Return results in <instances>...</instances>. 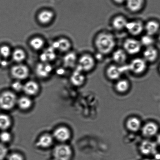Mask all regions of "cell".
<instances>
[{
	"mask_svg": "<svg viewBox=\"0 0 160 160\" xmlns=\"http://www.w3.org/2000/svg\"><path fill=\"white\" fill-rule=\"evenodd\" d=\"M125 2L127 9L132 13H139L144 8V0H126Z\"/></svg>",
	"mask_w": 160,
	"mask_h": 160,
	"instance_id": "14",
	"label": "cell"
},
{
	"mask_svg": "<svg viewBox=\"0 0 160 160\" xmlns=\"http://www.w3.org/2000/svg\"><path fill=\"white\" fill-rule=\"evenodd\" d=\"M1 58H0V63H1Z\"/></svg>",
	"mask_w": 160,
	"mask_h": 160,
	"instance_id": "45",
	"label": "cell"
},
{
	"mask_svg": "<svg viewBox=\"0 0 160 160\" xmlns=\"http://www.w3.org/2000/svg\"><path fill=\"white\" fill-rule=\"evenodd\" d=\"M23 86L21 82L18 81L15 82L12 84V88L15 91L20 92L23 90Z\"/></svg>",
	"mask_w": 160,
	"mask_h": 160,
	"instance_id": "36",
	"label": "cell"
},
{
	"mask_svg": "<svg viewBox=\"0 0 160 160\" xmlns=\"http://www.w3.org/2000/svg\"><path fill=\"white\" fill-rule=\"evenodd\" d=\"M11 125V120L7 115L0 114V129L5 130Z\"/></svg>",
	"mask_w": 160,
	"mask_h": 160,
	"instance_id": "30",
	"label": "cell"
},
{
	"mask_svg": "<svg viewBox=\"0 0 160 160\" xmlns=\"http://www.w3.org/2000/svg\"><path fill=\"white\" fill-rule=\"evenodd\" d=\"M122 48L128 56H138L142 52L143 48L139 39L129 36L124 39Z\"/></svg>",
	"mask_w": 160,
	"mask_h": 160,
	"instance_id": "4",
	"label": "cell"
},
{
	"mask_svg": "<svg viewBox=\"0 0 160 160\" xmlns=\"http://www.w3.org/2000/svg\"><path fill=\"white\" fill-rule=\"evenodd\" d=\"M53 141V137L50 134H46L40 137L38 140L37 144L38 147L47 148L52 145Z\"/></svg>",
	"mask_w": 160,
	"mask_h": 160,
	"instance_id": "25",
	"label": "cell"
},
{
	"mask_svg": "<svg viewBox=\"0 0 160 160\" xmlns=\"http://www.w3.org/2000/svg\"><path fill=\"white\" fill-rule=\"evenodd\" d=\"M71 43L69 40L66 38H61L53 43L51 47L54 50L61 51V52H67L71 49Z\"/></svg>",
	"mask_w": 160,
	"mask_h": 160,
	"instance_id": "19",
	"label": "cell"
},
{
	"mask_svg": "<svg viewBox=\"0 0 160 160\" xmlns=\"http://www.w3.org/2000/svg\"><path fill=\"white\" fill-rule=\"evenodd\" d=\"M8 160H24L22 155L19 154L14 153L12 154L8 157Z\"/></svg>",
	"mask_w": 160,
	"mask_h": 160,
	"instance_id": "37",
	"label": "cell"
},
{
	"mask_svg": "<svg viewBox=\"0 0 160 160\" xmlns=\"http://www.w3.org/2000/svg\"><path fill=\"white\" fill-rule=\"evenodd\" d=\"M86 74L75 68L71 77V83L74 86H82L86 81Z\"/></svg>",
	"mask_w": 160,
	"mask_h": 160,
	"instance_id": "15",
	"label": "cell"
},
{
	"mask_svg": "<svg viewBox=\"0 0 160 160\" xmlns=\"http://www.w3.org/2000/svg\"><path fill=\"white\" fill-rule=\"evenodd\" d=\"M78 57L75 52H69L65 57L63 63L67 68H73L77 66Z\"/></svg>",
	"mask_w": 160,
	"mask_h": 160,
	"instance_id": "22",
	"label": "cell"
},
{
	"mask_svg": "<svg viewBox=\"0 0 160 160\" xmlns=\"http://www.w3.org/2000/svg\"><path fill=\"white\" fill-rule=\"evenodd\" d=\"M114 1L116 4H120L123 3L124 2H126V0H114Z\"/></svg>",
	"mask_w": 160,
	"mask_h": 160,
	"instance_id": "38",
	"label": "cell"
},
{
	"mask_svg": "<svg viewBox=\"0 0 160 160\" xmlns=\"http://www.w3.org/2000/svg\"><path fill=\"white\" fill-rule=\"evenodd\" d=\"M98 63L94 54L88 51L83 52L78 57L76 68L86 74L90 73L95 70Z\"/></svg>",
	"mask_w": 160,
	"mask_h": 160,
	"instance_id": "2",
	"label": "cell"
},
{
	"mask_svg": "<svg viewBox=\"0 0 160 160\" xmlns=\"http://www.w3.org/2000/svg\"><path fill=\"white\" fill-rule=\"evenodd\" d=\"M157 143L160 145V134H158L157 138Z\"/></svg>",
	"mask_w": 160,
	"mask_h": 160,
	"instance_id": "39",
	"label": "cell"
},
{
	"mask_svg": "<svg viewBox=\"0 0 160 160\" xmlns=\"http://www.w3.org/2000/svg\"><path fill=\"white\" fill-rule=\"evenodd\" d=\"M140 149L143 155H155L157 153V145L152 141H144L141 144Z\"/></svg>",
	"mask_w": 160,
	"mask_h": 160,
	"instance_id": "16",
	"label": "cell"
},
{
	"mask_svg": "<svg viewBox=\"0 0 160 160\" xmlns=\"http://www.w3.org/2000/svg\"><path fill=\"white\" fill-rule=\"evenodd\" d=\"M128 20L125 15L121 14L114 15L111 18L110 26L114 32H122L125 30Z\"/></svg>",
	"mask_w": 160,
	"mask_h": 160,
	"instance_id": "8",
	"label": "cell"
},
{
	"mask_svg": "<svg viewBox=\"0 0 160 160\" xmlns=\"http://www.w3.org/2000/svg\"><path fill=\"white\" fill-rule=\"evenodd\" d=\"M158 39H159V40L160 41V30L159 32H158Z\"/></svg>",
	"mask_w": 160,
	"mask_h": 160,
	"instance_id": "41",
	"label": "cell"
},
{
	"mask_svg": "<svg viewBox=\"0 0 160 160\" xmlns=\"http://www.w3.org/2000/svg\"><path fill=\"white\" fill-rule=\"evenodd\" d=\"M148 65L142 57H133L127 63V72L136 77H141L147 72Z\"/></svg>",
	"mask_w": 160,
	"mask_h": 160,
	"instance_id": "3",
	"label": "cell"
},
{
	"mask_svg": "<svg viewBox=\"0 0 160 160\" xmlns=\"http://www.w3.org/2000/svg\"><path fill=\"white\" fill-rule=\"evenodd\" d=\"M11 139V135L8 132L3 131L0 134V140L3 142H9Z\"/></svg>",
	"mask_w": 160,
	"mask_h": 160,
	"instance_id": "34",
	"label": "cell"
},
{
	"mask_svg": "<svg viewBox=\"0 0 160 160\" xmlns=\"http://www.w3.org/2000/svg\"><path fill=\"white\" fill-rule=\"evenodd\" d=\"M92 44L96 52L106 57L117 48V38L111 31L102 29L95 35Z\"/></svg>",
	"mask_w": 160,
	"mask_h": 160,
	"instance_id": "1",
	"label": "cell"
},
{
	"mask_svg": "<svg viewBox=\"0 0 160 160\" xmlns=\"http://www.w3.org/2000/svg\"><path fill=\"white\" fill-rule=\"evenodd\" d=\"M11 53V51L9 46H4L0 48V55L4 58L8 57Z\"/></svg>",
	"mask_w": 160,
	"mask_h": 160,
	"instance_id": "33",
	"label": "cell"
},
{
	"mask_svg": "<svg viewBox=\"0 0 160 160\" xmlns=\"http://www.w3.org/2000/svg\"><path fill=\"white\" fill-rule=\"evenodd\" d=\"M17 102L16 96L12 92L6 91L0 95V108L2 109H12L17 103Z\"/></svg>",
	"mask_w": 160,
	"mask_h": 160,
	"instance_id": "7",
	"label": "cell"
},
{
	"mask_svg": "<svg viewBox=\"0 0 160 160\" xmlns=\"http://www.w3.org/2000/svg\"><path fill=\"white\" fill-rule=\"evenodd\" d=\"M144 21L139 18L128 20L126 27V32L129 36L138 38L144 33Z\"/></svg>",
	"mask_w": 160,
	"mask_h": 160,
	"instance_id": "6",
	"label": "cell"
},
{
	"mask_svg": "<svg viewBox=\"0 0 160 160\" xmlns=\"http://www.w3.org/2000/svg\"><path fill=\"white\" fill-rule=\"evenodd\" d=\"M26 57V52L22 49H15L12 54L13 60L17 62H21L25 59Z\"/></svg>",
	"mask_w": 160,
	"mask_h": 160,
	"instance_id": "31",
	"label": "cell"
},
{
	"mask_svg": "<svg viewBox=\"0 0 160 160\" xmlns=\"http://www.w3.org/2000/svg\"><path fill=\"white\" fill-rule=\"evenodd\" d=\"M12 76L18 80H24L28 77L29 71L27 66L24 65H18L12 67L11 71Z\"/></svg>",
	"mask_w": 160,
	"mask_h": 160,
	"instance_id": "12",
	"label": "cell"
},
{
	"mask_svg": "<svg viewBox=\"0 0 160 160\" xmlns=\"http://www.w3.org/2000/svg\"><path fill=\"white\" fill-rule=\"evenodd\" d=\"M39 88L38 85L36 82L30 81L24 85L23 91L28 95L32 96L38 93Z\"/></svg>",
	"mask_w": 160,
	"mask_h": 160,
	"instance_id": "21",
	"label": "cell"
},
{
	"mask_svg": "<svg viewBox=\"0 0 160 160\" xmlns=\"http://www.w3.org/2000/svg\"><path fill=\"white\" fill-rule=\"evenodd\" d=\"M18 106L22 110H27L31 108L32 101L29 98L23 96L18 99L17 102Z\"/></svg>",
	"mask_w": 160,
	"mask_h": 160,
	"instance_id": "29",
	"label": "cell"
},
{
	"mask_svg": "<svg viewBox=\"0 0 160 160\" xmlns=\"http://www.w3.org/2000/svg\"><path fill=\"white\" fill-rule=\"evenodd\" d=\"M144 160H155L154 159H149V158H147V159H144Z\"/></svg>",
	"mask_w": 160,
	"mask_h": 160,
	"instance_id": "42",
	"label": "cell"
},
{
	"mask_svg": "<svg viewBox=\"0 0 160 160\" xmlns=\"http://www.w3.org/2000/svg\"><path fill=\"white\" fill-rule=\"evenodd\" d=\"M139 39L143 48L154 46V39L153 37L152 36L144 33Z\"/></svg>",
	"mask_w": 160,
	"mask_h": 160,
	"instance_id": "28",
	"label": "cell"
},
{
	"mask_svg": "<svg viewBox=\"0 0 160 160\" xmlns=\"http://www.w3.org/2000/svg\"><path fill=\"white\" fill-rule=\"evenodd\" d=\"M53 155L54 158L57 160H70L72 156V151L69 146L60 144L54 148Z\"/></svg>",
	"mask_w": 160,
	"mask_h": 160,
	"instance_id": "9",
	"label": "cell"
},
{
	"mask_svg": "<svg viewBox=\"0 0 160 160\" xmlns=\"http://www.w3.org/2000/svg\"><path fill=\"white\" fill-rule=\"evenodd\" d=\"M52 66L48 63L42 62L37 65L36 72L37 75L42 78L49 77L52 72Z\"/></svg>",
	"mask_w": 160,
	"mask_h": 160,
	"instance_id": "17",
	"label": "cell"
},
{
	"mask_svg": "<svg viewBox=\"0 0 160 160\" xmlns=\"http://www.w3.org/2000/svg\"><path fill=\"white\" fill-rule=\"evenodd\" d=\"M8 150L3 144H0V160H2L7 156Z\"/></svg>",
	"mask_w": 160,
	"mask_h": 160,
	"instance_id": "35",
	"label": "cell"
},
{
	"mask_svg": "<svg viewBox=\"0 0 160 160\" xmlns=\"http://www.w3.org/2000/svg\"><path fill=\"white\" fill-rule=\"evenodd\" d=\"M126 72H127V65L120 66L112 62L107 65L104 70L107 78L110 80L115 82L122 78Z\"/></svg>",
	"mask_w": 160,
	"mask_h": 160,
	"instance_id": "5",
	"label": "cell"
},
{
	"mask_svg": "<svg viewBox=\"0 0 160 160\" xmlns=\"http://www.w3.org/2000/svg\"><path fill=\"white\" fill-rule=\"evenodd\" d=\"M115 88L118 92L124 93L128 91L130 88V83L128 79L122 78L116 81Z\"/></svg>",
	"mask_w": 160,
	"mask_h": 160,
	"instance_id": "23",
	"label": "cell"
},
{
	"mask_svg": "<svg viewBox=\"0 0 160 160\" xmlns=\"http://www.w3.org/2000/svg\"><path fill=\"white\" fill-rule=\"evenodd\" d=\"M160 30L159 23L153 19L148 20L144 23V33L152 36L158 33Z\"/></svg>",
	"mask_w": 160,
	"mask_h": 160,
	"instance_id": "13",
	"label": "cell"
},
{
	"mask_svg": "<svg viewBox=\"0 0 160 160\" xmlns=\"http://www.w3.org/2000/svg\"><path fill=\"white\" fill-rule=\"evenodd\" d=\"M155 158H156V159H160V154L158 153L155 154Z\"/></svg>",
	"mask_w": 160,
	"mask_h": 160,
	"instance_id": "40",
	"label": "cell"
},
{
	"mask_svg": "<svg viewBox=\"0 0 160 160\" xmlns=\"http://www.w3.org/2000/svg\"><path fill=\"white\" fill-rule=\"evenodd\" d=\"M52 47L47 49L40 55V59L43 62L48 63L56 58V54Z\"/></svg>",
	"mask_w": 160,
	"mask_h": 160,
	"instance_id": "26",
	"label": "cell"
},
{
	"mask_svg": "<svg viewBox=\"0 0 160 160\" xmlns=\"http://www.w3.org/2000/svg\"><path fill=\"white\" fill-rule=\"evenodd\" d=\"M70 132L68 128L60 127L57 128L54 132L53 136L57 140L60 142H65L70 138Z\"/></svg>",
	"mask_w": 160,
	"mask_h": 160,
	"instance_id": "18",
	"label": "cell"
},
{
	"mask_svg": "<svg viewBox=\"0 0 160 160\" xmlns=\"http://www.w3.org/2000/svg\"><path fill=\"white\" fill-rule=\"evenodd\" d=\"M127 127L130 131L137 132L139 130L141 127V122L136 118H132L128 119L127 122Z\"/></svg>",
	"mask_w": 160,
	"mask_h": 160,
	"instance_id": "27",
	"label": "cell"
},
{
	"mask_svg": "<svg viewBox=\"0 0 160 160\" xmlns=\"http://www.w3.org/2000/svg\"><path fill=\"white\" fill-rule=\"evenodd\" d=\"M57 160L55 159V158H54V159H52V160Z\"/></svg>",
	"mask_w": 160,
	"mask_h": 160,
	"instance_id": "44",
	"label": "cell"
},
{
	"mask_svg": "<svg viewBox=\"0 0 160 160\" xmlns=\"http://www.w3.org/2000/svg\"><path fill=\"white\" fill-rule=\"evenodd\" d=\"M141 54V57L148 64L155 62L158 57V50L154 46L143 48Z\"/></svg>",
	"mask_w": 160,
	"mask_h": 160,
	"instance_id": "11",
	"label": "cell"
},
{
	"mask_svg": "<svg viewBox=\"0 0 160 160\" xmlns=\"http://www.w3.org/2000/svg\"><path fill=\"white\" fill-rule=\"evenodd\" d=\"M54 16V14L52 12L49 10H44L39 13L38 19L41 24H46L51 22Z\"/></svg>",
	"mask_w": 160,
	"mask_h": 160,
	"instance_id": "24",
	"label": "cell"
},
{
	"mask_svg": "<svg viewBox=\"0 0 160 160\" xmlns=\"http://www.w3.org/2000/svg\"><path fill=\"white\" fill-rule=\"evenodd\" d=\"M110 56L112 62L119 66H125L129 61L128 55L122 47L116 48Z\"/></svg>",
	"mask_w": 160,
	"mask_h": 160,
	"instance_id": "10",
	"label": "cell"
},
{
	"mask_svg": "<svg viewBox=\"0 0 160 160\" xmlns=\"http://www.w3.org/2000/svg\"><path fill=\"white\" fill-rule=\"evenodd\" d=\"M159 72H160V65L159 67Z\"/></svg>",
	"mask_w": 160,
	"mask_h": 160,
	"instance_id": "43",
	"label": "cell"
},
{
	"mask_svg": "<svg viewBox=\"0 0 160 160\" xmlns=\"http://www.w3.org/2000/svg\"><path fill=\"white\" fill-rule=\"evenodd\" d=\"M30 45L32 49L35 50H39L42 48L44 46V41L40 37H35L31 40Z\"/></svg>",
	"mask_w": 160,
	"mask_h": 160,
	"instance_id": "32",
	"label": "cell"
},
{
	"mask_svg": "<svg viewBox=\"0 0 160 160\" xmlns=\"http://www.w3.org/2000/svg\"><path fill=\"white\" fill-rule=\"evenodd\" d=\"M158 129V126L154 122H148L143 127L142 133L144 136L147 137H152L157 134Z\"/></svg>",
	"mask_w": 160,
	"mask_h": 160,
	"instance_id": "20",
	"label": "cell"
}]
</instances>
